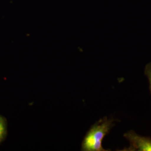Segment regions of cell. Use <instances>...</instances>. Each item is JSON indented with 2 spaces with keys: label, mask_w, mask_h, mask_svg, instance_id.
Segmentation results:
<instances>
[{
  "label": "cell",
  "mask_w": 151,
  "mask_h": 151,
  "mask_svg": "<svg viewBox=\"0 0 151 151\" xmlns=\"http://www.w3.org/2000/svg\"><path fill=\"white\" fill-rule=\"evenodd\" d=\"M115 120L104 117L93 124L85 135L81 150L83 151H107L103 148L102 142L104 137L108 134L115 125Z\"/></svg>",
  "instance_id": "obj_1"
},
{
  "label": "cell",
  "mask_w": 151,
  "mask_h": 151,
  "mask_svg": "<svg viewBox=\"0 0 151 151\" xmlns=\"http://www.w3.org/2000/svg\"><path fill=\"white\" fill-rule=\"evenodd\" d=\"M124 137L129 142V147L120 151H151V138L137 134L134 130H129L124 134Z\"/></svg>",
  "instance_id": "obj_2"
},
{
  "label": "cell",
  "mask_w": 151,
  "mask_h": 151,
  "mask_svg": "<svg viewBox=\"0 0 151 151\" xmlns=\"http://www.w3.org/2000/svg\"><path fill=\"white\" fill-rule=\"evenodd\" d=\"M145 74L149 81L150 90L151 93V62L146 65L145 69Z\"/></svg>",
  "instance_id": "obj_3"
},
{
  "label": "cell",
  "mask_w": 151,
  "mask_h": 151,
  "mask_svg": "<svg viewBox=\"0 0 151 151\" xmlns=\"http://www.w3.org/2000/svg\"><path fill=\"white\" fill-rule=\"evenodd\" d=\"M5 123L3 119L0 116V140H1L5 135Z\"/></svg>",
  "instance_id": "obj_4"
}]
</instances>
